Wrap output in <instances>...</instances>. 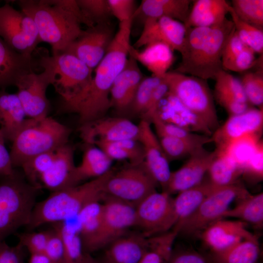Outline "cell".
I'll return each mask as SVG.
<instances>
[{
  "instance_id": "cell-1",
  "label": "cell",
  "mask_w": 263,
  "mask_h": 263,
  "mask_svg": "<svg viewBox=\"0 0 263 263\" xmlns=\"http://www.w3.org/2000/svg\"><path fill=\"white\" fill-rule=\"evenodd\" d=\"M133 19L119 22L108 51L94 69L90 83L78 94L60 100V113H74L82 125L105 116L110 108V91L128 58Z\"/></svg>"
},
{
  "instance_id": "cell-2",
  "label": "cell",
  "mask_w": 263,
  "mask_h": 263,
  "mask_svg": "<svg viewBox=\"0 0 263 263\" xmlns=\"http://www.w3.org/2000/svg\"><path fill=\"white\" fill-rule=\"evenodd\" d=\"M21 10L34 20L41 41L53 54L62 52L81 34L85 20L76 0H19Z\"/></svg>"
},
{
  "instance_id": "cell-3",
  "label": "cell",
  "mask_w": 263,
  "mask_h": 263,
  "mask_svg": "<svg viewBox=\"0 0 263 263\" xmlns=\"http://www.w3.org/2000/svg\"><path fill=\"white\" fill-rule=\"evenodd\" d=\"M234 29L232 20L227 18L212 27L186 28L181 60L173 71L206 80L215 79L223 70V51Z\"/></svg>"
},
{
  "instance_id": "cell-4",
  "label": "cell",
  "mask_w": 263,
  "mask_h": 263,
  "mask_svg": "<svg viewBox=\"0 0 263 263\" xmlns=\"http://www.w3.org/2000/svg\"><path fill=\"white\" fill-rule=\"evenodd\" d=\"M114 171L111 169L97 178L51 192L36 203L27 228L31 230L46 224L65 222L76 217L88 205L102 201L106 183Z\"/></svg>"
},
{
  "instance_id": "cell-5",
  "label": "cell",
  "mask_w": 263,
  "mask_h": 263,
  "mask_svg": "<svg viewBox=\"0 0 263 263\" xmlns=\"http://www.w3.org/2000/svg\"><path fill=\"white\" fill-rule=\"evenodd\" d=\"M71 129L51 117L26 119L12 142L10 155L14 169L32 157L68 143Z\"/></svg>"
},
{
  "instance_id": "cell-6",
  "label": "cell",
  "mask_w": 263,
  "mask_h": 263,
  "mask_svg": "<svg viewBox=\"0 0 263 263\" xmlns=\"http://www.w3.org/2000/svg\"><path fill=\"white\" fill-rule=\"evenodd\" d=\"M163 77L169 92L202 119L212 132L219 127L214 99L207 80L173 71Z\"/></svg>"
},
{
  "instance_id": "cell-7",
  "label": "cell",
  "mask_w": 263,
  "mask_h": 263,
  "mask_svg": "<svg viewBox=\"0 0 263 263\" xmlns=\"http://www.w3.org/2000/svg\"><path fill=\"white\" fill-rule=\"evenodd\" d=\"M39 63L51 72V83L60 100L69 99L78 94L91 81L93 71L74 55L61 53L40 56Z\"/></svg>"
},
{
  "instance_id": "cell-8",
  "label": "cell",
  "mask_w": 263,
  "mask_h": 263,
  "mask_svg": "<svg viewBox=\"0 0 263 263\" xmlns=\"http://www.w3.org/2000/svg\"><path fill=\"white\" fill-rule=\"evenodd\" d=\"M247 190L240 183L220 187L210 193L178 229V234L199 235L208 225L222 219L231 204Z\"/></svg>"
},
{
  "instance_id": "cell-9",
  "label": "cell",
  "mask_w": 263,
  "mask_h": 263,
  "mask_svg": "<svg viewBox=\"0 0 263 263\" xmlns=\"http://www.w3.org/2000/svg\"><path fill=\"white\" fill-rule=\"evenodd\" d=\"M0 38L13 50L28 57H33L41 42L31 18L7 3L0 7Z\"/></svg>"
},
{
  "instance_id": "cell-10",
  "label": "cell",
  "mask_w": 263,
  "mask_h": 263,
  "mask_svg": "<svg viewBox=\"0 0 263 263\" xmlns=\"http://www.w3.org/2000/svg\"><path fill=\"white\" fill-rule=\"evenodd\" d=\"M135 223L147 237L168 232L176 224L173 198L168 192L155 191L135 206Z\"/></svg>"
},
{
  "instance_id": "cell-11",
  "label": "cell",
  "mask_w": 263,
  "mask_h": 263,
  "mask_svg": "<svg viewBox=\"0 0 263 263\" xmlns=\"http://www.w3.org/2000/svg\"><path fill=\"white\" fill-rule=\"evenodd\" d=\"M103 215L100 229L84 250L90 253L105 248L135 226V206L106 194L103 200Z\"/></svg>"
},
{
  "instance_id": "cell-12",
  "label": "cell",
  "mask_w": 263,
  "mask_h": 263,
  "mask_svg": "<svg viewBox=\"0 0 263 263\" xmlns=\"http://www.w3.org/2000/svg\"><path fill=\"white\" fill-rule=\"evenodd\" d=\"M158 184L150 175L143 163L132 164L115 170L108 180L106 194L135 206L151 193Z\"/></svg>"
},
{
  "instance_id": "cell-13",
  "label": "cell",
  "mask_w": 263,
  "mask_h": 263,
  "mask_svg": "<svg viewBox=\"0 0 263 263\" xmlns=\"http://www.w3.org/2000/svg\"><path fill=\"white\" fill-rule=\"evenodd\" d=\"M38 64L43 68L42 72L36 74L33 71L26 73L15 85L18 89L16 94L29 118L46 117L50 109L46 91L51 83V72L45 65L39 62Z\"/></svg>"
},
{
  "instance_id": "cell-14",
  "label": "cell",
  "mask_w": 263,
  "mask_h": 263,
  "mask_svg": "<svg viewBox=\"0 0 263 263\" xmlns=\"http://www.w3.org/2000/svg\"><path fill=\"white\" fill-rule=\"evenodd\" d=\"M114 35L109 22L95 25L83 30L61 53L74 55L94 71L105 56Z\"/></svg>"
},
{
  "instance_id": "cell-15",
  "label": "cell",
  "mask_w": 263,
  "mask_h": 263,
  "mask_svg": "<svg viewBox=\"0 0 263 263\" xmlns=\"http://www.w3.org/2000/svg\"><path fill=\"white\" fill-rule=\"evenodd\" d=\"M79 135L87 145L98 142H114L126 139L137 140L138 126L127 118L103 117L81 125Z\"/></svg>"
},
{
  "instance_id": "cell-16",
  "label": "cell",
  "mask_w": 263,
  "mask_h": 263,
  "mask_svg": "<svg viewBox=\"0 0 263 263\" xmlns=\"http://www.w3.org/2000/svg\"><path fill=\"white\" fill-rule=\"evenodd\" d=\"M138 126L139 132L137 140L143 148V165L150 175L164 190L171 172L169 161L158 138L151 128L150 123L142 119Z\"/></svg>"
},
{
  "instance_id": "cell-17",
  "label": "cell",
  "mask_w": 263,
  "mask_h": 263,
  "mask_svg": "<svg viewBox=\"0 0 263 263\" xmlns=\"http://www.w3.org/2000/svg\"><path fill=\"white\" fill-rule=\"evenodd\" d=\"M216 155V150L210 151L202 147L196 150L179 169L171 171L167 186L163 191L171 195L201 183Z\"/></svg>"
},
{
  "instance_id": "cell-18",
  "label": "cell",
  "mask_w": 263,
  "mask_h": 263,
  "mask_svg": "<svg viewBox=\"0 0 263 263\" xmlns=\"http://www.w3.org/2000/svg\"><path fill=\"white\" fill-rule=\"evenodd\" d=\"M247 225L239 220L222 218L206 227L199 236L210 251H220L245 240L258 239L247 229Z\"/></svg>"
},
{
  "instance_id": "cell-19",
  "label": "cell",
  "mask_w": 263,
  "mask_h": 263,
  "mask_svg": "<svg viewBox=\"0 0 263 263\" xmlns=\"http://www.w3.org/2000/svg\"><path fill=\"white\" fill-rule=\"evenodd\" d=\"M142 31L132 47L136 49L154 42H161L180 53L186 27L184 23L169 18L144 20Z\"/></svg>"
},
{
  "instance_id": "cell-20",
  "label": "cell",
  "mask_w": 263,
  "mask_h": 263,
  "mask_svg": "<svg viewBox=\"0 0 263 263\" xmlns=\"http://www.w3.org/2000/svg\"><path fill=\"white\" fill-rule=\"evenodd\" d=\"M263 127V108H249L238 114L230 115L211 137L216 149L225 148L233 141L249 133H262Z\"/></svg>"
},
{
  "instance_id": "cell-21",
  "label": "cell",
  "mask_w": 263,
  "mask_h": 263,
  "mask_svg": "<svg viewBox=\"0 0 263 263\" xmlns=\"http://www.w3.org/2000/svg\"><path fill=\"white\" fill-rule=\"evenodd\" d=\"M154 114L166 122L175 125L191 132L208 136L213 133L202 119L186 108L169 92L161 100Z\"/></svg>"
},
{
  "instance_id": "cell-22",
  "label": "cell",
  "mask_w": 263,
  "mask_h": 263,
  "mask_svg": "<svg viewBox=\"0 0 263 263\" xmlns=\"http://www.w3.org/2000/svg\"><path fill=\"white\" fill-rule=\"evenodd\" d=\"M143 78L138 62L129 55L123 68L116 77L111 89V107L120 111L129 109Z\"/></svg>"
},
{
  "instance_id": "cell-23",
  "label": "cell",
  "mask_w": 263,
  "mask_h": 263,
  "mask_svg": "<svg viewBox=\"0 0 263 263\" xmlns=\"http://www.w3.org/2000/svg\"><path fill=\"white\" fill-rule=\"evenodd\" d=\"M75 166L73 147L67 143L59 147L52 165L39 178V188L51 192L67 188Z\"/></svg>"
},
{
  "instance_id": "cell-24",
  "label": "cell",
  "mask_w": 263,
  "mask_h": 263,
  "mask_svg": "<svg viewBox=\"0 0 263 263\" xmlns=\"http://www.w3.org/2000/svg\"><path fill=\"white\" fill-rule=\"evenodd\" d=\"M148 238L142 233L125 235L105 248V263H139L147 250Z\"/></svg>"
},
{
  "instance_id": "cell-25",
  "label": "cell",
  "mask_w": 263,
  "mask_h": 263,
  "mask_svg": "<svg viewBox=\"0 0 263 263\" xmlns=\"http://www.w3.org/2000/svg\"><path fill=\"white\" fill-rule=\"evenodd\" d=\"M35 62L13 50L0 38V90L16 85L24 74L33 71Z\"/></svg>"
},
{
  "instance_id": "cell-26",
  "label": "cell",
  "mask_w": 263,
  "mask_h": 263,
  "mask_svg": "<svg viewBox=\"0 0 263 263\" xmlns=\"http://www.w3.org/2000/svg\"><path fill=\"white\" fill-rule=\"evenodd\" d=\"M173 52L166 44L154 42L140 50L131 45L129 55L145 66L152 75L161 77L169 72L174 61Z\"/></svg>"
},
{
  "instance_id": "cell-27",
  "label": "cell",
  "mask_w": 263,
  "mask_h": 263,
  "mask_svg": "<svg viewBox=\"0 0 263 263\" xmlns=\"http://www.w3.org/2000/svg\"><path fill=\"white\" fill-rule=\"evenodd\" d=\"M87 145L81 162L75 166L68 187L100 177L111 169L113 160L111 158L97 147Z\"/></svg>"
},
{
  "instance_id": "cell-28",
  "label": "cell",
  "mask_w": 263,
  "mask_h": 263,
  "mask_svg": "<svg viewBox=\"0 0 263 263\" xmlns=\"http://www.w3.org/2000/svg\"><path fill=\"white\" fill-rule=\"evenodd\" d=\"M26 115L17 94L0 90V131L12 142L24 125Z\"/></svg>"
},
{
  "instance_id": "cell-29",
  "label": "cell",
  "mask_w": 263,
  "mask_h": 263,
  "mask_svg": "<svg viewBox=\"0 0 263 263\" xmlns=\"http://www.w3.org/2000/svg\"><path fill=\"white\" fill-rule=\"evenodd\" d=\"M193 3L184 23L186 28L217 25L226 18L230 7L225 0H197Z\"/></svg>"
},
{
  "instance_id": "cell-30",
  "label": "cell",
  "mask_w": 263,
  "mask_h": 263,
  "mask_svg": "<svg viewBox=\"0 0 263 263\" xmlns=\"http://www.w3.org/2000/svg\"><path fill=\"white\" fill-rule=\"evenodd\" d=\"M218 187L209 180H204L199 184L178 193L173 198L176 224L172 229L178 232L182 223L189 217Z\"/></svg>"
},
{
  "instance_id": "cell-31",
  "label": "cell",
  "mask_w": 263,
  "mask_h": 263,
  "mask_svg": "<svg viewBox=\"0 0 263 263\" xmlns=\"http://www.w3.org/2000/svg\"><path fill=\"white\" fill-rule=\"evenodd\" d=\"M192 0H142L134 18L141 14L144 20L169 18L185 23L188 16Z\"/></svg>"
},
{
  "instance_id": "cell-32",
  "label": "cell",
  "mask_w": 263,
  "mask_h": 263,
  "mask_svg": "<svg viewBox=\"0 0 263 263\" xmlns=\"http://www.w3.org/2000/svg\"><path fill=\"white\" fill-rule=\"evenodd\" d=\"M234 207L229 208L222 215V218H234L257 228L263 225V193L251 194L246 191L236 200Z\"/></svg>"
},
{
  "instance_id": "cell-33",
  "label": "cell",
  "mask_w": 263,
  "mask_h": 263,
  "mask_svg": "<svg viewBox=\"0 0 263 263\" xmlns=\"http://www.w3.org/2000/svg\"><path fill=\"white\" fill-rule=\"evenodd\" d=\"M260 254L258 239L245 240L225 250L204 255L207 263H256Z\"/></svg>"
},
{
  "instance_id": "cell-34",
  "label": "cell",
  "mask_w": 263,
  "mask_h": 263,
  "mask_svg": "<svg viewBox=\"0 0 263 263\" xmlns=\"http://www.w3.org/2000/svg\"><path fill=\"white\" fill-rule=\"evenodd\" d=\"M216 150V155L212 162L207 173L209 180L218 187L236 184L243 171L224 151Z\"/></svg>"
},
{
  "instance_id": "cell-35",
  "label": "cell",
  "mask_w": 263,
  "mask_h": 263,
  "mask_svg": "<svg viewBox=\"0 0 263 263\" xmlns=\"http://www.w3.org/2000/svg\"><path fill=\"white\" fill-rule=\"evenodd\" d=\"M94 145L101 149L113 161L128 160L132 164H139L144 161L143 148L137 140L98 142Z\"/></svg>"
},
{
  "instance_id": "cell-36",
  "label": "cell",
  "mask_w": 263,
  "mask_h": 263,
  "mask_svg": "<svg viewBox=\"0 0 263 263\" xmlns=\"http://www.w3.org/2000/svg\"><path fill=\"white\" fill-rule=\"evenodd\" d=\"M102 201L92 203L86 206L76 216L78 231L83 251L98 233L102 221Z\"/></svg>"
},
{
  "instance_id": "cell-37",
  "label": "cell",
  "mask_w": 263,
  "mask_h": 263,
  "mask_svg": "<svg viewBox=\"0 0 263 263\" xmlns=\"http://www.w3.org/2000/svg\"><path fill=\"white\" fill-rule=\"evenodd\" d=\"M261 136L262 133H249L233 141L224 149L217 150L225 152L243 172L249 159L263 144Z\"/></svg>"
},
{
  "instance_id": "cell-38",
  "label": "cell",
  "mask_w": 263,
  "mask_h": 263,
  "mask_svg": "<svg viewBox=\"0 0 263 263\" xmlns=\"http://www.w3.org/2000/svg\"><path fill=\"white\" fill-rule=\"evenodd\" d=\"M178 233L173 229L148 238L147 250L139 263H167Z\"/></svg>"
},
{
  "instance_id": "cell-39",
  "label": "cell",
  "mask_w": 263,
  "mask_h": 263,
  "mask_svg": "<svg viewBox=\"0 0 263 263\" xmlns=\"http://www.w3.org/2000/svg\"><path fill=\"white\" fill-rule=\"evenodd\" d=\"M54 224L63 242V263H80L84 252L78 227L65 222Z\"/></svg>"
},
{
  "instance_id": "cell-40",
  "label": "cell",
  "mask_w": 263,
  "mask_h": 263,
  "mask_svg": "<svg viewBox=\"0 0 263 263\" xmlns=\"http://www.w3.org/2000/svg\"><path fill=\"white\" fill-rule=\"evenodd\" d=\"M150 122L154 125L157 136L174 137L203 146L212 142L210 136L191 132L175 125L166 122L155 114L151 117Z\"/></svg>"
},
{
  "instance_id": "cell-41",
  "label": "cell",
  "mask_w": 263,
  "mask_h": 263,
  "mask_svg": "<svg viewBox=\"0 0 263 263\" xmlns=\"http://www.w3.org/2000/svg\"><path fill=\"white\" fill-rule=\"evenodd\" d=\"M228 13L231 17L235 31L240 39L255 53H263V30L259 29L240 19L231 5Z\"/></svg>"
},
{
  "instance_id": "cell-42",
  "label": "cell",
  "mask_w": 263,
  "mask_h": 263,
  "mask_svg": "<svg viewBox=\"0 0 263 263\" xmlns=\"http://www.w3.org/2000/svg\"><path fill=\"white\" fill-rule=\"evenodd\" d=\"M88 27L109 22L112 16L108 0H76Z\"/></svg>"
},
{
  "instance_id": "cell-43",
  "label": "cell",
  "mask_w": 263,
  "mask_h": 263,
  "mask_svg": "<svg viewBox=\"0 0 263 263\" xmlns=\"http://www.w3.org/2000/svg\"><path fill=\"white\" fill-rule=\"evenodd\" d=\"M231 6L240 19L263 29V0H232Z\"/></svg>"
},
{
  "instance_id": "cell-44",
  "label": "cell",
  "mask_w": 263,
  "mask_h": 263,
  "mask_svg": "<svg viewBox=\"0 0 263 263\" xmlns=\"http://www.w3.org/2000/svg\"><path fill=\"white\" fill-rule=\"evenodd\" d=\"M248 103L263 108V71L245 72L240 80Z\"/></svg>"
},
{
  "instance_id": "cell-45",
  "label": "cell",
  "mask_w": 263,
  "mask_h": 263,
  "mask_svg": "<svg viewBox=\"0 0 263 263\" xmlns=\"http://www.w3.org/2000/svg\"><path fill=\"white\" fill-rule=\"evenodd\" d=\"M157 137L169 161L189 157L196 150L204 147L203 146L174 137L162 135Z\"/></svg>"
},
{
  "instance_id": "cell-46",
  "label": "cell",
  "mask_w": 263,
  "mask_h": 263,
  "mask_svg": "<svg viewBox=\"0 0 263 263\" xmlns=\"http://www.w3.org/2000/svg\"><path fill=\"white\" fill-rule=\"evenodd\" d=\"M55 151L35 156L21 166L22 173L30 183L40 188L38 185L39 178L52 165L55 159Z\"/></svg>"
},
{
  "instance_id": "cell-47",
  "label": "cell",
  "mask_w": 263,
  "mask_h": 263,
  "mask_svg": "<svg viewBox=\"0 0 263 263\" xmlns=\"http://www.w3.org/2000/svg\"><path fill=\"white\" fill-rule=\"evenodd\" d=\"M162 79L163 77L153 75L143 78L137 89L129 108L132 113L142 116L144 114L154 90Z\"/></svg>"
},
{
  "instance_id": "cell-48",
  "label": "cell",
  "mask_w": 263,
  "mask_h": 263,
  "mask_svg": "<svg viewBox=\"0 0 263 263\" xmlns=\"http://www.w3.org/2000/svg\"><path fill=\"white\" fill-rule=\"evenodd\" d=\"M215 80L214 90L222 92L240 102L248 103L240 79L223 70L217 75Z\"/></svg>"
},
{
  "instance_id": "cell-49",
  "label": "cell",
  "mask_w": 263,
  "mask_h": 263,
  "mask_svg": "<svg viewBox=\"0 0 263 263\" xmlns=\"http://www.w3.org/2000/svg\"><path fill=\"white\" fill-rule=\"evenodd\" d=\"M247 47L239 37L234 29L228 38L223 51L222 57L223 70L228 71L232 63Z\"/></svg>"
},
{
  "instance_id": "cell-50",
  "label": "cell",
  "mask_w": 263,
  "mask_h": 263,
  "mask_svg": "<svg viewBox=\"0 0 263 263\" xmlns=\"http://www.w3.org/2000/svg\"><path fill=\"white\" fill-rule=\"evenodd\" d=\"M49 234L50 230L21 233L18 236L19 243L30 254L44 253Z\"/></svg>"
},
{
  "instance_id": "cell-51",
  "label": "cell",
  "mask_w": 263,
  "mask_h": 263,
  "mask_svg": "<svg viewBox=\"0 0 263 263\" xmlns=\"http://www.w3.org/2000/svg\"><path fill=\"white\" fill-rule=\"evenodd\" d=\"M242 175L252 182L260 181L263 175V144L260 145L245 166Z\"/></svg>"
},
{
  "instance_id": "cell-52",
  "label": "cell",
  "mask_w": 263,
  "mask_h": 263,
  "mask_svg": "<svg viewBox=\"0 0 263 263\" xmlns=\"http://www.w3.org/2000/svg\"><path fill=\"white\" fill-rule=\"evenodd\" d=\"M44 253L52 263H63V242L59 233L54 227L52 230H50Z\"/></svg>"
},
{
  "instance_id": "cell-53",
  "label": "cell",
  "mask_w": 263,
  "mask_h": 263,
  "mask_svg": "<svg viewBox=\"0 0 263 263\" xmlns=\"http://www.w3.org/2000/svg\"><path fill=\"white\" fill-rule=\"evenodd\" d=\"M112 15L119 22L134 18L137 8L133 0H108Z\"/></svg>"
},
{
  "instance_id": "cell-54",
  "label": "cell",
  "mask_w": 263,
  "mask_h": 263,
  "mask_svg": "<svg viewBox=\"0 0 263 263\" xmlns=\"http://www.w3.org/2000/svg\"><path fill=\"white\" fill-rule=\"evenodd\" d=\"M22 226L0 201V243Z\"/></svg>"
},
{
  "instance_id": "cell-55",
  "label": "cell",
  "mask_w": 263,
  "mask_h": 263,
  "mask_svg": "<svg viewBox=\"0 0 263 263\" xmlns=\"http://www.w3.org/2000/svg\"><path fill=\"white\" fill-rule=\"evenodd\" d=\"M214 99L230 115L241 113L249 108V104L239 101L235 98L218 90H214Z\"/></svg>"
},
{
  "instance_id": "cell-56",
  "label": "cell",
  "mask_w": 263,
  "mask_h": 263,
  "mask_svg": "<svg viewBox=\"0 0 263 263\" xmlns=\"http://www.w3.org/2000/svg\"><path fill=\"white\" fill-rule=\"evenodd\" d=\"M24 247L19 242L11 246L5 241L0 243V263H24Z\"/></svg>"
},
{
  "instance_id": "cell-57",
  "label": "cell",
  "mask_w": 263,
  "mask_h": 263,
  "mask_svg": "<svg viewBox=\"0 0 263 263\" xmlns=\"http://www.w3.org/2000/svg\"><path fill=\"white\" fill-rule=\"evenodd\" d=\"M169 92L168 85L163 77L162 81L152 93L147 110L142 116V119L150 121L151 117L156 112L159 103Z\"/></svg>"
},
{
  "instance_id": "cell-58",
  "label": "cell",
  "mask_w": 263,
  "mask_h": 263,
  "mask_svg": "<svg viewBox=\"0 0 263 263\" xmlns=\"http://www.w3.org/2000/svg\"><path fill=\"white\" fill-rule=\"evenodd\" d=\"M167 263H207L204 254L190 249L174 251Z\"/></svg>"
},
{
  "instance_id": "cell-59",
  "label": "cell",
  "mask_w": 263,
  "mask_h": 263,
  "mask_svg": "<svg viewBox=\"0 0 263 263\" xmlns=\"http://www.w3.org/2000/svg\"><path fill=\"white\" fill-rule=\"evenodd\" d=\"M5 141L0 131V176L11 174L15 169L11 163L10 152L5 147Z\"/></svg>"
},
{
  "instance_id": "cell-60",
  "label": "cell",
  "mask_w": 263,
  "mask_h": 263,
  "mask_svg": "<svg viewBox=\"0 0 263 263\" xmlns=\"http://www.w3.org/2000/svg\"><path fill=\"white\" fill-rule=\"evenodd\" d=\"M29 263H52L44 253L30 254Z\"/></svg>"
},
{
  "instance_id": "cell-61",
  "label": "cell",
  "mask_w": 263,
  "mask_h": 263,
  "mask_svg": "<svg viewBox=\"0 0 263 263\" xmlns=\"http://www.w3.org/2000/svg\"><path fill=\"white\" fill-rule=\"evenodd\" d=\"M80 263H105L102 259L99 260L93 257L90 253L84 252Z\"/></svg>"
}]
</instances>
